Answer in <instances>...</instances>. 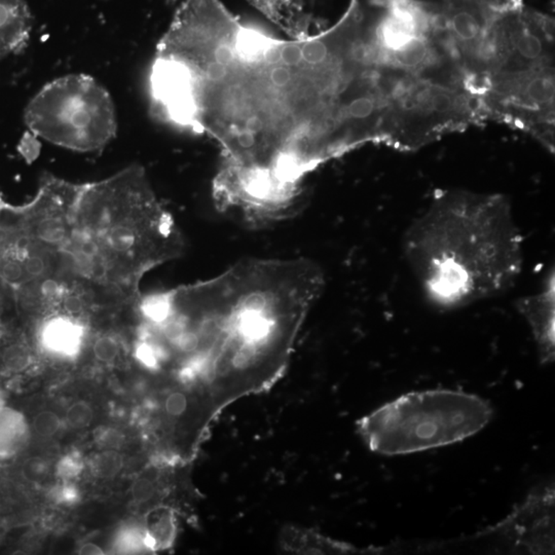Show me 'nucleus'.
<instances>
[{
    "mask_svg": "<svg viewBox=\"0 0 555 555\" xmlns=\"http://www.w3.org/2000/svg\"><path fill=\"white\" fill-rule=\"evenodd\" d=\"M93 409L87 403L84 402H75L69 407L66 412V421L72 428L87 427L93 421Z\"/></svg>",
    "mask_w": 555,
    "mask_h": 555,
    "instance_id": "14",
    "label": "nucleus"
},
{
    "mask_svg": "<svg viewBox=\"0 0 555 555\" xmlns=\"http://www.w3.org/2000/svg\"><path fill=\"white\" fill-rule=\"evenodd\" d=\"M285 550L299 554H356L358 550L349 543L340 542L329 537L303 527H286L281 535Z\"/></svg>",
    "mask_w": 555,
    "mask_h": 555,
    "instance_id": "9",
    "label": "nucleus"
},
{
    "mask_svg": "<svg viewBox=\"0 0 555 555\" xmlns=\"http://www.w3.org/2000/svg\"><path fill=\"white\" fill-rule=\"evenodd\" d=\"M123 467L121 455L114 450H106L96 456L93 460L94 473L100 478H112L119 473Z\"/></svg>",
    "mask_w": 555,
    "mask_h": 555,
    "instance_id": "12",
    "label": "nucleus"
},
{
    "mask_svg": "<svg viewBox=\"0 0 555 555\" xmlns=\"http://www.w3.org/2000/svg\"><path fill=\"white\" fill-rule=\"evenodd\" d=\"M289 38L311 36L315 0H245Z\"/></svg>",
    "mask_w": 555,
    "mask_h": 555,
    "instance_id": "7",
    "label": "nucleus"
},
{
    "mask_svg": "<svg viewBox=\"0 0 555 555\" xmlns=\"http://www.w3.org/2000/svg\"><path fill=\"white\" fill-rule=\"evenodd\" d=\"M84 468L82 458L77 453H69L62 458L57 465L58 475L63 478H73L80 475Z\"/></svg>",
    "mask_w": 555,
    "mask_h": 555,
    "instance_id": "16",
    "label": "nucleus"
},
{
    "mask_svg": "<svg viewBox=\"0 0 555 555\" xmlns=\"http://www.w3.org/2000/svg\"><path fill=\"white\" fill-rule=\"evenodd\" d=\"M156 492L153 481L147 478H140L135 481L132 487V496L136 502L144 503L149 501Z\"/></svg>",
    "mask_w": 555,
    "mask_h": 555,
    "instance_id": "17",
    "label": "nucleus"
},
{
    "mask_svg": "<svg viewBox=\"0 0 555 555\" xmlns=\"http://www.w3.org/2000/svg\"><path fill=\"white\" fill-rule=\"evenodd\" d=\"M24 121L36 137L77 153L104 149L117 132L109 92L86 75L58 77L32 97Z\"/></svg>",
    "mask_w": 555,
    "mask_h": 555,
    "instance_id": "4",
    "label": "nucleus"
},
{
    "mask_svg": "<svg viewBox=\"0 0 555 555\" xmlns=\"http://www.w3.org/2000/svg\"><path fill=\"white\" fill-rule=\"evenodd\" d=\"M184 248L180 229L142 166L80 183L65 252L72 271L107 296L137 301L145 275L179 259Z\"/></svg>",
    "mask_w": 555,
    "mask_h": 555,
    "instance_id": "2",
    "label": "nucleus"
},
{
    "mask_svg": "<svg viewBox=\"0 0 555 555\" xmlns=\"http://www.w3.org/2000/svg\"><path fill=\"white\" fill-rule=\"evenodd\" d=\"M98 441L107 450H115L122 446L124 437L117 430L107 429L101 432L98 436Z\"/></svg>",
    "mask_w": 555,
    "mask_h": 555,
    "instance_id": "18",
    "label": "nucleus"
},
{
    "mask_svg": "<svg viewBox=\"0 0 555 555\" xmlns=\"http://www.w3.org/2000/svg\"><path fill=\"white\" fill-rule=\"evenodd\" d=\"M78 554L80 555H102L104 554V551L97 544L86 543L78 550Z\"/></svg>",
    "mask_w": 555,
    "mask_h": 555,
    "instance_id": "20",
    "label": "nucleus"
},
{
    "mask_svg": "<svg viewBox=\"0 0 555 555\" xmlns=\"http://www.w3.org/2000/svg\"><path fill=\"white\" fill-rule=\"evenodd\" d=\"M60 427L61 421L54 412H41L33 420V429L43 437L53 436L59 431Z\"/></svg>",
    "mask_w": 555,
    "mask_h": 555,
    "instance_id": "15",
    "label": "nucleus"
},
{
    "mask_svg": "<svg viewBox=\"0 0 555 555\" xmlns=\"http://www.w3.org/2000/svg\"><path fill=\"white\" fill-rule=\"evenodd\" d=\"M122 344L112 333H102L94 338L91 352L97 362L114 364L122 354Z\"/></svg>",
    "mask_w": 555,
    "mask_h": 555,
    "instance_id": "11",
    "label": "nucleus"
},
{
    "mask_svg": "<svg viewBox=\"0 0 555 555\" xmlns=\"http://www.w3.org/2000/svg\"><path fill=\"white\" fill-rule=\"evenodd\" d=\"M21 475L28 483H41L50 472V464L41 457L28 458L21 465Z\"/></svg>",
    "mask_w": 555,
    "mask_h": 555,
    "instance_id": "13",
    "label": "nucleus"
},
{
    "mask_svg": "<svg viewBox=\"0 0 555 555\" xmlns=\"http://www.w3.org/2000/svg\"><path fill=\"white\" fill-rule=\"evenodd\" d=\"M78 494L75 487H62L57 490L56 498L63 503H70L77 501Z\"/></svg>",
    "mask_w": 555,
    "mask_h": 555,
    "instance_id": "19",
    "label": "nucleus"
},
{
    "mask_svg": "<svg viewBox=\"0 0 555 555\" xmlns=\"http://www.w3.org/2000/svg\"><path fill=\"white\" fill-rule=\"evenodd\" d=\"M32 17L26 0H0V60L28 45Z\"/></svg>",
    "mask_w": 555,
    "mask_h": 555,
    "instance_id": "8",
    "label": "nucleus"
},
{
    "mask_svg": "<svg viewBox=\"0 0 555 555\" xmlns=\"http://www.w3.org/2000/svg\"><path fill=\"white\" fill-rule=\"evenodd\" d=\"M28 435V426L20 411L0 407V459L19 453L27 443Z\"/></svg>",
    "mask_w": 555,
    "mask_h": 555,
    "instance_id": "10",
    "label": "nucleus"
},
{
    "mask_svg": "<svg viewBox=\"0 0 555 555\" xmlns=\"http://www.w3.org/2000/svg\"><path fill=\"white\" fill-rule=\"evenodd\" d=\"M524 236L501 193L446 190L403 234V255L433 308L456 311L514 286Z\"/></svg>",
    "mask_w": 555,
    "mask_h": 555,
    "instance_id": "1",
    "label": "nucleus"
},
{
    "mask_svg": "<svg viewBox=\"0 0 555 555\" xmlns=\"http://www.w3.org/2000/svg\"><path fill=\"white\" fill-rule=\"evenodd\" d=\"M554 487L535 488L505 519L492 529L510 544L529 554L554 550Z\"/></svg>",
    "mask_w": 555,
    "mask_h": 555,
    "instance_id": "5",
    "label": "nucleus"
},
{
    "mask_svg": "<svg viewBox=\"0 0 555 555\" xmlns=\"http://www.w3.org/2000/svg\"><path fill=\"white\" fill-rule=\"evenodd\" d=\"M492 416V404L480 396L433 389L402 394L355 426L368 450L393 457L466 441L485 429Z\"/></svg>",
    "mask_w": 555,
    "mask_h": 555,
    "instance_id": "3",
    "label": "nucleus"
},
{
    "mask_svg": "<svg viewBox=\"0 0 555 555\" xmlns=\"http://www.w3.org/2000/svg\"><path fill=\"white\" fill-rule=\"evenodd\" d=\"M517 312L526 320L538 350L540 362L550 364L555 358V276L554 269L546 274L536 293L520 297Z\"/></svg>",
    "mask_w": 555,
    "mask_h": 555,
    "instance_id": "6",
    "label": "nucleus"
}]
</instances>
